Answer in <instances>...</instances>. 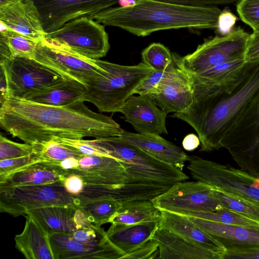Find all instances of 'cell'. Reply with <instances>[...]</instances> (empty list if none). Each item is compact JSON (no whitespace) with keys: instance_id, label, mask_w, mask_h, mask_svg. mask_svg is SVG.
<instances>
[{"instance_id":"38","label":"cell","mask_w":259,"mask_h":259,"mask_svg":"<svg viewBox=\"0 0 259 259\" xmlns=\"http://www.w3.org/2000/svg\"><path fill=\"white\" fill-rule=\"evenodd\" d=\"M172 54L175 60V64L165 71L153 70L136 89L134 95H149L151 94L162 81L177 72L179 69V66L177 61V54Z\"/></svg>"},{"instance_id":"10","label":"cell","mask_w":259,"mask_h":259,"mask_svg":"<svg viewBox=\"0 0 259 259\" xmlns=\"http://www.w3.org/2000/svg\"><path fill=\"white\" fill-rule=\"evenodd\" d=\"M7 82V98L28 96L67 78L33 59L13 56L0 63Z\"/></svg>"},{"instance_id":"27","label":"cell","mask_w":259,"mask_h":259,"mask_svg":"<svg viewBox=\"0 0 259 259\" xmlns=\"http://www.w3.org/2000/svg\"><path fill=\"white\" fill-rule=\"evenodd\" d=\"M65 178L57 166L48 161H41L31 164L14 172L0 183V185H50L63 182Z\"/></svg>"},{"instance_id":"45","label":"cell","mask_w":259,"mask_h":259,"mask_svg":"<svg viewBox=\"0 0 259 259\" xmlns=\"http://www.w3.org/2000/svg\"><path fill=\"white\" fill-rule=\"evenodd\" d=\"M248 63L259 61V31H253L250 34L245 54Z\"/></svg>"},{"instance_id":"18","label":"cell","mask_w":259,"mask_h":259,"mask_svg":"<svg viewBox=\"0 0 259 259\" xmlns=\"http://www.w3.org/2000/svg\"><path fill=\"white\" fill-rule=\"evenodd\" d=\"M1 24L39 43L45 39V32L39 14L31 0H15L0 6Z\"/></svg>"},{"instance_id":"22","label":"cell","mask_w":259,"mask_h":259,"mask_svg":"<svg viewBox=\"0 0 259 259\" xmlns=\"http://www.w3.org/2000/svg\"><path fill=\"white\" fill-rule=\"evenodd\" d=\"M159 227L217 252L224 259L226 249L223 244L193 222L188 216L161 211Z\"/></svg>"},{"instance_id":"33","label":"cell","mask_w":259,"mask_h":259,"mask_svg":"<svg viewBox=\"0 0 259 259\" xmlns=\"http://www.w3.org/2000/svg\"><path fill=\"white\" fill-rule=\"evenodd\" d=\"M143 62L153 70L163 71L172 66L175 60L170 51L160 43H152L141 53Z\"/></svg>"},{"instance_id":"50","label":"cell","mask_w":259,"mask_h":259,"mask_svg":"<svg viewBox=\"0 0 259 259\" xmlns=\"http://www.w3.org/2000/svg\"><path fill=\"white\" fill-rule=\"evenodd\" d=\"M15 0H0V6L5 5L9 4Z\"/></svg>"},{"instance_id":"42","label":"cell","mask_w":259,"mask_h":259,"mask_svg":"<svg viewBox=\"0 0 259 259\" xmlns=\"http://www.w3.org/2000/svg\"><path fill=\"white\" fill-rule=\"evenodd\" d=\"M224 259H259V246L227 245Z\"/></svg>"},{"instance_id":"7","label":"cell","mask_w":259,"mask_h":259,"mask_svg":"<svg viewBox=\"0 0 259 259\" xmlns=\"http://www.w3.org/2000/svg\"><path fill=\"white\" fill-rule=\"evenodd\" d=\"M240 169L259 177V90L221 142Z\"/></svg>"},{"instance_id":"8","label":"cell","mask_w":259,"mask_h":259,"mask_svg":"<svg viewBox=\"0 0 259 259\" xmlns=\"http://www.w3.org/2000/svg\"><path fill=\"white\" fill-rule=\"evenodd\" d=\"M250 34L240 27L229 34L205 40L193 53L181 57L178 54L180 67L196 75L222 63L245 59Z\"/></svg>"},{"instance_id":"43","label":"cell","mask_w":259,"mask_h":259,"mask_svg":"<svg viewBox=\"0 0 259 259\" xmlns=\"http://www.w3.org/2000/svg\"><path fill=\"white\" fill-rule=\"evenodd\" d=\"M159 251L158 245L151 240L143 246L125 255L124 259H153L157 258Z\"/></svg>"},{"instance_id":"49","label":"cell","mask_w":259,"mask_h":259,"mask_svg":"<svg viewBox=\"0 0 259 259\" xmlns=\"http://www.w3.org/2000/svg\"><path fill=\"white\" fill-rule=\"evenodd\" d=\"M137 0H118V4L120 7H128L136 4Z\"/></svg>"},{"instance_id":"24","label":"cell","mask_w":259,"mask_h":259,"mask_svg":"<svg viewBox=\"0 0 259 259\" xmlns=\"http://www.w3.org/2000/svg\"><path fill=\"white\" fill-rule=\"evenodd\" d=\"M158 227L159 221L134 225L111 224L106 234L125 256L151 240Z\"/></svg>"},{"instance_id":"37","label":"cell","mask_w":259,"mask_h":259,"mask_svg":"<svg viewBox=\"0 0 259 259\" xmlns=\"http://www.w3.org/2000/svg\"><path fill=\"white\" fill-rule=\"evenodd\" d=\"M53 140L68 147L80 156H101L112 157L103 147L97 145L92 140L71 139L54 137Z\"/></svg>"},{"instance_id":"23","label":"cell","mask_w":259,"mask_h":259,"mask_svg":"<svg viewBox=\"0 0 259 259\" xmlns=\"http://www.w3.org/2000/svg\"><path fill=\"white\" fill-rule=\"evenodd\" d=\"M25 216L23 231L14 239L17 249L27 259H55L48 231L30 213Z\"/></svg>"},{"instance_id":"16","label":"cell","mask_w":259,"mask_h":259,"mask_svg":"<svg viewBox=\"0 0 259 259\" xmlns=\"http://www.w3.org/2000/svg\"><path fill=\"white\" fill-rule=\"evenodd\" d=\"M78 162V167L67 176L77 175L87 182L112 188L120 187L128 181L124 167L114 157L83 155Z\"/></svg>"},{"instance_id":"44","label":"cell","mask_w":259,"mask_h":259,"mask_svg":"<svg viewBox=\"0 0 259 259\" xmlns=\"http://www.w3.org/2000/svg\"><path fill=\"white\" fill-rule=\"evenodd\" d=\"M237 18L231 12L227 10L222 11L218 20L216 29L221 35L230 33L234 29Z\"/></svg>"},{"instance_id":"28","label":"cell","mask_w":259,"mask_h":259,"mask_svg":"<svg viewBox=\"0 0 259 259\" xmlns=\"http://www.w3.org/2000/svg\"><path fill=\"white\" fill-rule=\"evenodd\" d=\"M75 205H52L29 211L51 233H70L79 229L75 219Z\"/></svg>"},{"instance_id":"19","label":"cell","mask_w":259,"mask_h":259,"mask_svg":"<svg viewBox=\"0 0 259 259\" xmlns=\"http://www.w3.org/2000/svg\"><path fill=\"white\" fill-rule=\"evenodd\" d=\"M177 58L178 61V54ZM178 65L179 69L177 72L162 81L149 94L156 105L166 114L184 110L190 106L193 99L190 75L179 63Z\"/></svg>"},{"instance_id":"25","label":"cell","mask_w":259,"mask_h":259,"mask_svg":"<svg viewBox=\"0 0 259 259\" xmlns=\"http://www.w3.org/2000/svg\"><path fill=\"white\" fill-rule=\"evenodd\" d=\"M189 218L225 246L227 245L259 246V229L225 225L198 218Z\"/></svg>"},{"instance_id":"32","label":"cell","mask_w":259,"mask_h":259,"mask_svg":"<svg viewBox=\"0 0 259 259\" xmlns=\"http://www.w3.org/2000/svg\"><path fill=\"white\" fill-rule=\"evenodd\" d=\"M219 223L259 229V223L232 210L224 208L215 211H186L181 213Z\"/></svg>"},{"instance_id":"35","label":"cell","mask_w":259,"mask_h":259,"mask_svg":"<svg viewBox=\"0 0 259 259\" xmlns=\"http://www.w3.org/2000/svg\"><path fill=\"white\" fill-rule=\"evenodd\" d=\"M215 192L224 208L235 211L259 223V203L232 197L217 190Z\"/></svg>"},{"instance_id":"12","label":"cell","mask_w":259,"mask_h":259,"mask_svg":"<svg viewBox=\"0 0 259 259\" xmlns=\"http://www.w3.org/2000/svg\"><path fill=\"white\" fill-rule=\"evenodd\" d=\"M33 59L85 85L106 71L100 60L87 58L46 39L37 44Z\"/></svg>"},{"instance_id":"41","label":"cell","mask_w":259,"mask_h":259,"mask_svg":"<svg viewBox=\"0 0 259 259\" xmlns=\"http://www.w3.org/2000/svg\"><path fill=\"white\" fill-rule=\"evenodd\" d=\"M237 11L244 23L253 31H259V0H239Z\"/></svg>"},{"instance_id":"13","label":"cell","mask_w":259,"mask_h":259,"mask_svg":"<svg viewBox=\"0 0 259 259\" xmlns=\"http://www.w3.org/2000/svg\"><path fill=\"white\" fill-rule=\"evenodd\" d=\"M160 211L181 214L186 211H215L224 208L215 190L198 181H182L152 200Z\"/></svg>"},{"instance_id":"3","label":"cell","mask_w":259,"mask_h":259,"mask_svg":"<svg viewBox=\"0 0 259 259\" xmlns=\"http://www.w3.org/2000/svg\"><path fill=\"white\" fill-rule=\"evenodd\" d=\"M222 11L215 6L193 7L156 0H137L128 7L109 8L93 19L138 36L162 30L216 29Z\"/></svg>"},{"instance_id":"9","label":"cell","mask_w":259,"mask_h":259,"mask_svg":"<svg viewBox=\"0 0 259 259\" xmlns=\"http://www.w3.org/2000/svg\"><path fill=\"white\" fill-rule=\"evenodd\" d=\"M94 19L82 17L66 23L54 31L46 33L45 39L87 58L99 60L110 49L105 26Z\"/></svg>"},{"instance_id":"34","label":"cell","mask_w":259,"mask_h":259,"mask_svg":"<svg viewBox=\"0 0 259 259\" xmlns=\"http://www.w3.org/2000/svg\"><path fill=\"white\" fill-rule=\"evenodd\" d=\"M1 31L5 34L13 56L33 59L37 44L36 42L5 27Z\"/></svg>"},{"instance_id":"14","label":"cell","mask_w":259,"mask_h":259,"mask_svg":"<svg viewBox=\"0 0 259 259\" xmlns=\"http://www.w3.org/2000/svg\"><path fill=\"white\" fill-rule=\"evenodd\" d=\"M31 1L37 9L45 33L57 30L66 23L79 17L93 19L96 14L118 2V0Z\"/></svg>"},{"instance_id":"47","label":"cell","mask_w":259,"mask_h":259,"mask_svg":"<svg viewBox=\"0 0 259 259\" xmlns=\"http://www.w3.org/2000/svg\"><path fill=\"white\" fill-rule=\"evenodd\" d=\"M13 56L8 45L6 36L0 31V63L13 57Z\"/></svg>"},{"instance_id":"30","label":"cell","mask_w":259,"mask_h":259,"mask_svg":"<svg viewBox=\"0 0 259 259\" xmlns=\"http://www.w3.org/2000/svg\"><path fill=\"white\" fill-rule=\"evenodd\" d=\"M122 203L114 198H106L83 203L77 205L88 220L95 225L101 226L110 223Z\"/></svg>"},{"instance_id":"20","label":"cell","mask_w":259,"mask_h":259,"mask_svg":"<svg viewBox=\"0 0 259 259\" xmlns=\"http://www.w3.org/2000/svg\"><path fill=\"white\" fill-rule=\"evenodd\" d=\"M151 240L158 246L157 258L223 259L219 253L159 227Z\"/></svg>"},{"instance_id":"6","label":"cell","mask_w":259,"mask_h":259,"mask_svg":"<svg viewBox=\"0 0 259 259\" xmlns=\"http://www.w3.org/2000/svg\"><path fill=\"white\" fill-rule=\"evenodd\" d=\"M187 168L196 181L228 195L259 203V177L231 165L190 156Z\"/></svg>"},{"instance_id":"39","label":"cell","mask_w":259,"mask_h":259,"mask_svg":"<svg viewBox=\"0 0 259 259\" xmlns=\"http://www.w3.org/2000/svg\"><path fill=\"white\" fill-rule=\"evenodd\" d=\"M41 161L44 160L36 152L22 157L0 160V183L20 169Z\"/></svg>"},{"instance_id":"46","label":"cell","mask_w":259,"mask_h":259,"mask_svg":"<svg viewBox=\"0 0 259 259\" xmlns=\"http://www.w3.org/2000/svg\"><path fill=\"white\" fill-rule=\"evenodd\" d=\"M178 5L205 7L218 5H226L237 2L239 0H156Z\"/></svg>"},{"instance_id":"29","label":"cell","mask_w":259,"mask_h":259,"mask_svg":"<svg viewBox=\"0 0 259 259\" xmlns=\"http://www.w3.org/2000/svg\"><path fill=\"white\" fill-rule=\"evenodd\" d=\"M160 217L161 211L151 200H136L122 203L110 223L134 225L159 221Z\"/></svg>"},{"instance_id":"21","label":"cell","mask_w":259,"mask_h":259,"mask_svg":"<svg viewBox=\"0 0 259 259\" xmlns=\"http://www.w3.org/2000/svg\"><path fill=\"white\" fill-rule=\"evenodd\" d=\"M119 138L136 146L158 160L182 170L189 156L183 150L160 135L131 133L123 130Z\"/></svg>"},{"instance_id":"15","label":"cell","mask_w":259,"mask_h":259,"mask_svg":"<svg viewBox=\"0 0 259 259\" xmlns=\"http://www.w3.org/2000/svg\"><path fill=\"white\" fill-rule=\"evenodd\" d=\"M121 113L124 120L139 134H167L166 113L157 107L149 95L130 96Z\"/></svg>"},{"instance_id":"17","label":"cell","mask_w":259,"mask_h":259,"mask_svg":"<svg viewBox=\"0 0 259 259\" xmlns=\"http://www.w3.org/2000/svg\"><path fill=\"white\" fill-rule=\"evenodd\" d=\"M55 259H122L124 254L109 240L100 243L76 241L68 233H50Z\"/></svg>"},{"instance_id":"40","label":"cell","mask_w":259,"mask_h":259,"mask_svg":"<svg viewBox=\"0 0 259 259\" xmlns=\"http://www.w3.org/2000/svg\"><path fill=\"white\" fill-rule=\"evenodd\" d=\"M34 152L32 145L16 143L0 135V160L22 157Z\"/></svg>"},{"instance_id":"1","label":"cell","mask_w":259,"mask_h":259,"mask_svg":"<svg viewBox=\"0 0 259 259\" xmlns=\"http://www.w3.org/2000/svg\"><path fill=\"white\" fill-rule=\"evenodd\" d=\"M82 100L63 106L9 98L1 104L0 126L31 145L54 137L82 139L119 136L123 131L111 117L90 109Z\"/></svg>"},{"instance_id":"36","label":"cell","mask_w":259,"mask_h":259,"mask_svg":"<svg viewBox=\"0 0 259 259\" xmlns=\"http://www.w3.org/2000/svg\"><path fill=\"white\" fill-rule=\"evenodd\" d=\"M44 161H60L69 157L79 158L80 155L68 147L52 140L42 144L32 145Z\"/></svg>"},{"instance_id":"5","label":"cell","mask_w":259,"mask_h":259,"mask_svg":"<svg viewBox=\"0 0 259 259\" xmlns=\"http://www.w3.org/2000/svg\"><path fill=\"white\" fill-rule=\"evenodd\" d=\"M105 73L85 85L83 100L102 112H121L128 98L153 69L144 62L125 66L101 60Z\"/></svg>"},{"instance_id":"4","label":"cell","mask_w":259,"mask_h":259,"mask_svg":"<svg viewBox=\"0 0 259 259\" xmlns=\"http://www.w3.org/2000/svg\"><path fill=\"white\" fill-rule=\"evenodd\" d=\"M93 140L121 163L127 175V184L171 186L188 179L182 170L158 160L138 147L121 140L118 136Z\"/></svg>"},{"instance_id":"31","label":"cell","mask_w":259,"mask_h":259,"mask_svg":"<svg viewBox=\"0 0 259 259\" xmlns=\"http://www.w3.org/2000/svg\"><path fill=\"white\" fill-rule=\"evenodd\" d=\"M247 63L245 59L227 61L195 75L219 85H226L240 76Z\"/></svg>"},{"instance_id":"48","label":"cell","mask_w":259,"mask_h":259,"mask_svg":"<svg viewBox=\"0 0 259 259\" xmlns=\"http://www.w3.org/2000/svg\"><path fill=\"white\" fill-rule=\"evenodd\" d=\"M200 145V141L199 137L193 134L187 135L182 142L183 148L188 151L195 150Z\"/></svg>"},{"instance_id":"2","label":"cell","mask_w":259,"mask_h":259,"mask_svg":"<svg viewBox=\"0 0 259 259\" xmlns=\"http://www.w3.org/2000/svg\"><path fill=\"white\" fill-rule=\"evenodd\" d=\"M189 74L192 101L188 108L172 117L185 121L195 131L200 141V151L218 150L222 148L223 138L259 90V61L247 62L237 78L224 85Z\"/></svg>"},{"instance_id":"11","label":"cell","mask_w":259,"mask_h":259,"mask_svg":"<svg viewBox=\"0 0 259 259\" xmlns=\"http://www.w3.org/2000/svg\"><path fill=\"white\" fill-rule=\"evenodd\" d=\"M75 205L63 182L45 185H0V211L16 217L52 205Z\"/></svg>"},{"instance_id":"26","label":"cell","mask_w":259,"mask_h":259,"mask_svg":"<svg viewBox=\"0 0 259 259\" xmlns=\"http://www.w3.org/2000/svg\"><path fill=\"white\" fill-rule=\"evenodd\" d=\"M85 91L84 84L67 78L28 96L24 100L47 105L63 106L79 100L84 101Z\"/></svg>"}]
</instances>
